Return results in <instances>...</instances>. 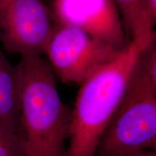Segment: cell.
<instances>
[{
  "instance_id": "30bf717a",
  "label": "cell",
  "mask_w": 156,
  "mask_h": 156,
  "mask_svg": "<svg viewBox=\"0 0 156 156\" xmlns=\"http://www.w3.org/2000/svg\"><path fill=\"white\" fill-rule=\"evenodd\" d=\"M118 156H156V151H142L135 153L125 154Z\"/></svg>"
},
{
  "instance_id": "9c48e42d",
  "label": "cell",
  "mask_w": 156,
  "mask_h": 156,
  "mask_svg": "<svg viewBox=\"0 0 156 156\" xmlns=\"http://www.w3.org/2000/svg\"><path fill=\"white\" fill-rule=\"evenodd\" d=\"M0 156H25L20 136L0 126Z\"/></svg>"
},
{
  "instance_id": "3957f363",
  "label": "cell",
  "mask_w": 156,
  "mask_h": 156,
  "mask_svg": "<svg viewBox=\"0 0 156 156\" xmlns=\"http://www.w3.org/2000/svg\"><path fill=\"white\" fill-rule=\"evenodd\" d=\"M156 151V47L139 56L119 106L94 156H118Z\"/></svg>"
},
{
  "instance_id": "7a4b0ae2",
  "label": "cell",
  "mask_w": 156,
  "mask_h": 156,
  "mask_svg": "<svg viewBox=\"0 0 156 156\" xmlns=\"http://www.w3.org/2000/svg\"><path fill=\"white\" fill-rule=\"evenodd\" d=\"M155 41L131 39L116 57L80 84L71 109L66 156L95 155L101 136L122 102L139 56Z\"/></svg>"
},
{
  "instance_id": "52a82bcc",
  "label": "cell",
  "mask_w": 156,
  "mask_h": 156,
  "mask_svg": "<svg viewBox=\"0 0 156 156\" xmlns=\"http://www.w3.org/2000/svg\"><path fill=\"white\" fill-rule=\"evenodd\" d=\"M0 126L18 134L20 128L19 85L16 67L0 47Z\"/></svg>"
},
{
  "instance_id": "ba28073f",
  "label": "cell",
  "mask_w": 156,
  "mask_h": 156,
  "mask_svg": "<svg viewBox=\"0 0 156 156\" xmlns=\"http://www.w3.org/2000/svg\"><path fill=\"white\" fill-rule=\"evenodd\" d=\"M122 17L124 28L131 39L155 40L154 25L156 20L152 16L147 0H113Z\"/></svg>"
},
{
  "instance_id": "277c9868",
  "label": "cell",
  "mask_w": 156,
  "mask_h": 156,
  "mask_svg": "<svg viewBox=\"0 0 156 156\" xmlns=\"http://www.w3.org/2000/svg\"><path fill=\"white\" fill-rule=\"evenodd\" d=\"M121 51L80 29L55 23L44 55L60 80L80 84Z\"/></svg>"
},
{
  "instance_id": "8992f818",
  "label": "cell",
  "mask_w": 156,
  "mask_h": 156,
  "mask_svg": "<svg viewBox=\"0 0 156 156\" xmlns=\"http://www.w3.org/2000/svg\"><path fill=\"white\" fill-rule=\"evenodd\" d=\"M55 23L75 27L121 51L131 41L113 0H52Z\"/></svg>"
},
{
  "instance_id": "5b68a950",
  "label": "cell",
  "mask_w": 156,
  "mask_h": 156,
  "mask_svg": "<svg viewBox=\"0 0 156 156\" xmlns=\"http://www.w3.org/2000/svg\"><path fill=\"white\" fill-rule=\"evenodd\" d=\"M54 24L42 0H0V47L8 53L43 56Z\"/></svg>"
},
{
  "instance_id": "6da1fadb",
  "label": "cell",
  "mask_w": 156,
  "mask_h": 156,
  "mask_svg": "<svg viewBox=\"0 0 156 156\" xmlns=\"http://www.w3.org/2000/svg\"><path fill=\"white\" fill-rule=\"evenodd\" d=\"M20 139L25 156H66L71 109L58 93L55 74L41 55L20 56Z\"/></svg>"
},
{
  "instance_id": "8fae6325",
  "label": "cell",
  "mask_w": 156,
  "mask_h": 156,
  "mask_svg": "<svg viewBox=\"0 0 156 156\" xmlns=\"http://www.w3.org/2000/svg\"><path fill=\"white\" fill-rule=\"evenodd\" d=\"M147 3L152 16L156 20V0H147Z\"/></svg>"
}]
</instances>
